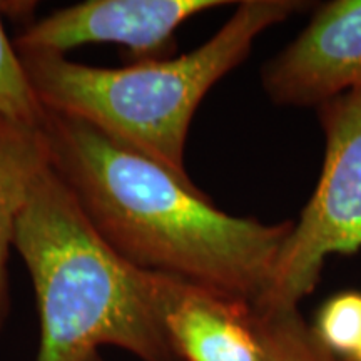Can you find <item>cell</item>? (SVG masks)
<instances>
[{"mask_svg": "<svg viewBox=\"0 0 361 361\" xmlns=\"http://www.w3.org/2000/svg\"><path fill=\"white\" fill-rule=\"evenodd\" d=\"M350 361H361V345H360V348L356 350V353L351 356Z\"/></svg>", "mask_w": 361, "mask_h": 361, "instance_id": "obj_12", "label": "cell"}, {"mask_svg": "<svg viewBox=\"0 0 361 361\" xmlns=\"http://www.w3.org/2000/svg\"><path fill=\"white\" fill-rule=\"evenodd\" d=\"M45 114L47 111L40 104L19 52L8 42L0 20V116L12 123L40 128Z\"/></svg>", "mask_w": 361, "mask_h": 361, "instance_id": "obj_10", "label": "cell"}, {"mask_svg": "<svg viewBox=\"0 0 361 361\" xmlns=\"http://www.w3.org/2000/svg\"><path fill=\"white\" fill-rule=\"evenodd\" d=\"M224 0H87L25 27L17 52L61 54L85 44L124 45L135 62L159 61L173 51L178 27Z\"/></svg>", "mask_w": 361, "mask_h": 361, "instance_id": "obj_5", "label": "cell"}, {"mask_svg": "<svg viewBox=\"0 0 361 361\" xmlns=\"http://www.w3.org/2000/svg\"><path fill=\"white\" fill-rule=\"evenodd\" d=\"M42 129L0 116V329L7 314V259L17 219L35 178L49 164Z\"/></svg>", "mask_w": 361, "mask_h": 361, "instance_id": "obj_8", "label": "cell"}, {"mask_svg": "<svg viewBox=\"0 0 361 361\" xmlns=\"http://www.w3.org/2000/svg\"><path fill=\"white\" fill-rule=\"evenodd\" d=\"M326 154L313 196L279 251L258 313L298 310L329 255L361 247V85L322 104Z\"/></svg>", "mask_w": 361, "mask_h": 361, "instance_id": "obj_4", "label": "cell"}, {"mask_svg": "<svg viewBox=\"0 0 361 361\" xmlns=\"http://www.w3.org/2000/svg\"><path fill=\"white\" fill-rule=\"evenodd\" d=\"M314 335L323 346L350 360L361 345V293H343L319 311Z\"/></svg>", "mask_w": 361, "mask_h": 361, "instance_id": "obj_11", "label": "cell"}, {"mask_svg": "<svg viewBox=\"0 0 361 361\" xmlns=\"http://www.w3.org/2000/svg\"><path fill=\"white\" fill-rule=\"evenodd\" d=\"M296 0H243L213 37L184 56L102 69L61 54L19 52L47 111L92 126L194 184L184 164L192 116L213 85L250 56L269 27L301 11Z\"/></svg>", "mask_w": 361, "mask_h": 361, "instance_id": "obj_3", "label": "cell"}, {"mask_svg": "<svg viewBox=\"0 0 361 361\" xmlns=\"http://www.w3.org/2000/svg\"><path fill=\"white\" fill-rule=\"evenodd\" d=\"M279 106H322L361 85V0L319 7L310 25L261 72Z\"/></svg>", "mask_w": 361, "mask_h": 361, "instance_id": "obj_6", "label": "cell"}, {"mask_svg": "<svg viewBox=\"0 0 361 361\" xmlns=\"http://www.w3.org/2000/svg\"><path fill=\"white\" fill-rule=\"evenodd\" d=\"M164 328L180 361H266L246 301L171 276Z\"/></svg>", "mask_w": 361, "mask_h": 361, "instance_id": "obj_7", "label": "cell"}, {"mask_svg": "<svg viewBox=\"0 0 361 361\" xmlns=\"http://www.w3.org/2000/svg\"><path fill=\"white\" fill-rule=\"evenodd\" d=\"M255 326L266 361H350L323 346L298 310L278 313L255 311Z\"/></svg>", "mask_w": 361, "mask_h": 361, "instance_id": "obj_9", "label": "cell"}, {"mask_svg": "<svg viewBox=\"0 0 361 361\" xmlns=\"http://www.w3.org/2000/svg\"><path fill=\"white\" fill-rule=\"evenodd\" d=\"M40 129L52 169L124 259L252 308L263 300L293 221L226 214L194 184L74 117L47 111Z\"/></svg>", "mask_w": 361, "mask_h": 361, "instance_id": "obj_1", "label": "cell"}, {"mask_svg": "<svg viewBox=\"0 0 361 361\" xmlns=\"http://www.w3.org/2000/svg\"><path fill=\"white\" fill-rule=\"evenodd\" d=\"M13 247L37 298L35 361H102V346L142 361H180L164 328L171 274L137 268L112 250L51 162L30 188Z\"/></svg>", "mask_w": 361, "mask_h": 361, "instance_id": "obj_2", "label": "cell"}]
</instances>
